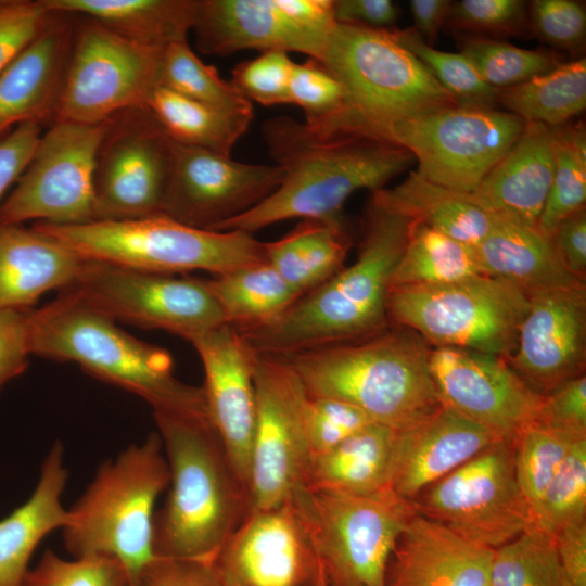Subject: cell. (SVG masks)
Segmentation results:
<instances>
[{
  "mask_svg": "<svg viewBox=\"0 0 586 586\" xmlns=\"http://www.w3.org/2000/svg\"><path fill=\"white\" fill-rule=\"evenodd\" d=\"M530 307V294L486 275L421 286H392L387 318L434 347L508 358Z\"/></svg>",
  "mask_w": 586,
  "mask_h": 586,
  "instance_id": "30bf717a",
  "label": "cell"
},
{
  "mask_svg": "<svg viewBox=\"0 0 586 586\" xmlns=\"http://www.w3.org/2000/svg\"><path fill=\"white\" fill-rule=\"evenodd\" d=\"M67 291L115 321L188 341L227 323L206 280L86 259Z\"/></svg>",
  "mask_w": 586,
  "mask_h": 586,
  "instance_id": "5bb4252c",
  "label": "cell"
},
{
  "mask_svg": "<svg viewBox=\"0 0 586 586\" xmlns=\"http://www.w3.org/2000/svg\"><path fill=\"white\" fill-rule=\"evenodd\" d=\"M583 522H586V438L570 449L548 485L530 528L555 536Z\"/></svg>",
  "mask_w": 586,
  "mask_h": 586,
  "instance_id": "f6af8a7d",
  "label": "cell"
},
{
  "mask_svg": "<svg viewBox=\"0 0 586 586\" xmlns=\"http://www.w3.org/2000/svg\"><path fill=\"white\" fill-rule=\"evenodd\" d=\"M33 228L84 259L144 271L177 275L203 270L219 276L266 262L265 242L252 233L196 229L163 215L80 225L37 221Z\"/></svg>",
  "mask_w": 586,
  "mask_h": 586,
  "instance_id": "ba28073f",
  "label": "cell"
},
{
  "mask_svg": "<svg viewBox=\"0 0 586 586\" xmlns=\"http://www.w3.org/2000/svg\"><path fill=\"white\" fill-rule=\"evenodd\" d=\"M51 16L41 0H0V72L42 31Z\"/></svg>",
  "mask_w": 586,
  "mask_h": 586,
  "instance_id": "f5cc1de1",
  "label": "cell"
},
{
  "mask_svg": "<svg viewBox=\"0 0 586 586\" xmlns=\"http://www.w3.org/2000/svg\"><path fill=\"white\" fill-rule=\"evenodd\" d=\"M336 23L391 30L400 15L391 0H333Z\"/></svg>",
  "mask_w": 586,
  "mask_h": 586,
  "instance_id": "680465c9",
  "label": "cell"
},
{
  "mask_svg": "<svg viewBox=\"0 0 586 586\" xmlns=\"http://www.w3.org/2000/svg\"><path fill=\"white\" fill-rule=\"evenodd\" d=\"M585 357V284L530 294L515 347L507 358L514 372L546 396L584 374Z\"/></svg>",
  "mask_w": 586,
  "mask_h": 586,
  "instance_id": "7402d4cb",
  "label": "cell"
},
{
  "mask_svg": "<svg viewBox=\"0 0 586 586\" xmlns=\"http://www.w3.org/2000/svg\"><path fill=\"white\" fill-rule=\"evenodd\" d=\"M146 106L175 143L227 156L253 118V110L212 106L163 86L153 90Z\"/></svg>",
  "mask_w": 586,
  "mask_h": 586,
  "instance_id": "e575fe53",
  "label": "cell"
},
{
  "mask_svg": "<svg viewBox=\"0 0 586 586\" xmlns=\"http://www.w3.org/2000/svg\"><path fill=\"white\" fill-rule=\"evenodd\" d=\"M451 1L411 0L409 2L412 29L430 46L436 40L440 28L447 21Z\"/></svg>",
  "mask_w": 586,
  "mask_h": 586,
  "instance_id": "6125c7cd",
  "label": "cell"
},
{
  "mask_svg": "<svg viewBox=\"0 0 586 586\" xmlns=\"http://www.w3.org/2000/svg\"><path fill=\"white\" fill-rule=\"evenodd\" d=\"M351 247L345 221L303 219L281 239L265 242L266 262L301 295L344 266Z\"/></svg>",
  "mask_w": 586,
  "mask_h": 586,
  "instance_id": "836d02e7",
  "label": "cell"
},
{
  "mask_svg": "<svg viewBox=\"0 0 586 586\" xmlns=\"http://www.w3.org/2000/svg\"><path fill=\"white\" fill-rule=\"evenodd\" d=\"M174 142L148 106L107 120L93 178L97 220L162 215Z\"/></svg>",
  "mask_w": 586,
  "mask_h": 586,
  "instance_id": "e0dca14e",
  "label": "cell"
},
{
  "mask_svg": "<svg viewBox=\"0 0 586 586\" xmlns=\"http://www.w3.org/2000/svg\"><path fill=\"white\" fill-rule=\"evenodd\" d=\"M169 491L153 521L155 557L213 563L251 511L246 489L207 419L153 411Z\"/></svg>",
  "mask_w": 586,
  "mask_h": 586,
  "instance_id": "3957f363",
  "label": "cell"
},
{
  "mask_svg": "<svg viewBox=\"0 0 586 586\" xmlns=\"http://www.w3.org/2000/svg\"><path fill=\"white\" fill-rule=\"evenodd\" d=\"M294 64L285 51H265L239 63L232 71L231 82L251 102L266 106L288 104Z\"/></svg>",
  "mask_w": 586,
  "mask_h": 586,
  "instance_id": "c3c4849f",
  "label": "cell"
},
{
  "mask_svg": "<svg viewBox=\"0 0 586 586\" xmlns=\"http://www.w3.org/2000/svg\"><path fill=\"white\" fill-rule=\"evenodd\" d=\"M586 132L582 120L556 128L555 171L537 221V230L551 239L557 227L585 208Z\"/></svg>",
  "mask_w": 586,
  "mask_h": 586,
  "instance_id": "f35d334b",
  "label": "cell"
},
{
  "mask_svg": "<svg viewBox=\"0 0 586 586\" xmlns=\"http://www.w3.org/2000/svg\"><path fill=\"white\" fill-rule=\"evenodd\" d=\"M319 62L344 91L342 111L316 133L321 138L385 141L392 124L457 105L430 71L394 38L392 29L335 23Z\"/></svg>",
  "mask_w": 586,
  "mask_h": 586,
  "instance_id": "8992f818",
  "label": "cell"
},
{
  "mask_svg": "<svg viewBox=\"0 0 586 586\" xmlns=\"http://www.w3.org/2000/svg\"><path fill=\"white\" fill-rule=\"evenodd\" d=\"M411 502L417 513L491 549L531 526L515 477L513 443L504 440L428 486Z\"/></svg>",
  "mask_w": 586,
  "mask_h": 586,
  "instance_id": "4fadbf2b",
  "label": "cell"
},
{
  "mask_svg": "<svg viewBox=\"0 0 586 586\" xmlns=\"http://www.w3.org/2000/svg\"><path fill=\"white\" fill-rule=\"evenodd\" d=\"M290 103L305 114L306 127L321 132L343 109L344 91L337 79L318 61L295 63L290 81Z\"/></svg>",
  "mask_w": 586,
  "mask_h": 586,
  "instance_id": "7dc6e473",
  "label": "cell"
},
{
  "mask_svg": "<svg viewBox=\"0 0 586 586\" xmlns=\"http://www.w3.org/2000/svg\"><path fill=\"white\" fill-rule=\"evenodd\" d=\"M254 387L256 420L249 479L251 511L290 500L303 486L310 461L306 433L309 395L294 369L281 356L256 353Z\"/></svg>",
  "mask_w": 586,
  "mask_h": 586,
  "instance_id": "9a60e30c",
  "label": "cell"
},
{
  "mask_svg": "<svg viewBox=\"0 0 586 586\" xmlns=\"http://www.w3.org/2000/svg\"><path fill=\"white\" fill-rule=\"evenodd\" d=\"M582 438L586 437L534 422L527 425L514 441L515 477L528 508L530 527L535 522L548 485L572 446Z\"/></svg>",
  "mask_w": 586,
  "mask_h": 586,
  "instance_id": "ab89813d",
  "label": "cell"
},
{
  "mask_svg": "<svg viewBox=\"0 0 586 586\" xmlns=\"http://www.w3.org/2000/svg\"><path fill=\"white\" fill-rule=\"evenodd\" d=\"M429 366L441 403L514 443L537 422L544 396L533 391L500 356L440 346Z\"/></svg>",
  "mask_w": 586,
  "mask_h": 586,
  "instance_id": "ffe728a7",
  "label": "cell"
},
{
  "mask_svg": "<svg viewBox=\"0 0 586 586\" xmlns=\"http://www.w3.org/2000/svg\"><path fill=\"white\" fill-rule=\"evenodd\" d=\"M394 38L410 51L453 97L457 105L496 109L498 90L491 87L460 52L441 51L428 44L413 29H392Z\"/></svg>",
  "mask_w": 586,
  "mask_h": 586,
  "instance_id": "7bdbcfd3",
  "label": "cell"
},
{
  "mask_svg": "<svg viewBox=\"0 0 586 586\" xmlns=\"http://www.w3.org/2000/svg\"><path fill=\"white\" fill-rule=\"evenodd\" d=\"M129 586H225L213 563L155 557Z\"/></svg>",
  "mask_w": 586,
  "mask_h": 586,
  "instance_id": "11a10c76",
  "label": "cell"
},
{
  "mask_svg": "<svg viewBox=\"0 0 586 586\" xmlns=\"http://www.w3.org/2000/svg\"><path fill=\"white\" fill-rule=\"evenodd\" d=\"M430 349L418 334L400 327L281 357L309 396L343 400L372 422L399 432L442 405L430 371Z\"/></svg>",
  "mask_w": 586,
  "mask_h": 586,
  "instance_id": "5b68a950",
  "label": "cell"
},
{
  "mask_svg": "<svg viewBox=\"0 0 586 586\" xmlns=\"http://www.w3.org/2000/svg\"><path fill=\"white\" fill-rule=\"evenodd\" d=\"M525 126L521 117L498 107L456 105L392 124L385 141L413 155L420 177L471 194Z\"/></svg>",
  "mask_w": 586,
  "mask_h": 586,
  "instance_id": "7c38bea8",
  "label": "cell"
},
{
  "mask_svg": "<svg viewBox=\"0 0 586 586\" xmlns=\"http://www.w3.org/2000/svg\"><path fill=\"white\" fill-rule=\"evenodd\" d=\"M29 342L31 354L76 362L90 375L141 397L153 411L209 420L202 386L174 374L166 349L136 339L71 291L30 309Z\"/></svg>",
  "mask_w": 586,
  "mask_h": 586,
  "instance_id": "277c9868",
  "label": "cell"
},
{
  "mask_svg": "<svg viewBox=\"0 0 586 586\" xmlns=\"http://www.w3.org/2000/svg\"><path fill=\"white\" fill-rule=\"evenodd\" d=\"M165 48L130 40L88 18L74 31L54 122L101 124L144 107L160 86Z\"/></svg>",
  "mask_w": 586,
  "mask_h": 586,
  "instance_id": "8fae6325",
  "label": "cell"
},
{
  "mask_svg": "<svg viewBox=\"0 0 586 586\" xmlns=\"http://www.w3.org/2000/svg\"><path fill=\"white\" fill-rule=\"evenodd\" d=\"M41 135V124L27 122L0 137V203L28 165Z\"/></svg>",
  "mask_w": 586,
  "mask_h": 586,
  "instance_id": "6f0895ef",
  "label": "cell"
},
{
  "mask_svg": "<svg viewBox=\"0 0 586 586\" xmlns=\"http://www.w3.org/2000/svg\"><path fill=\"white\" fill-rule=\"evenodd\" d=\"M315 586H332L327 575H323Z\"/></svg>",
  "mask_w": 586,
  "mask_h": 586,
  "instance_id": "be15d7a7",
  "label": "cell"
},
{
  "mask_svg": "<svg viewBox=\"0 0 586 586\" xmlns=\"http://www.w3.org/2000/svg\"><path fill=\"white\" fill-rule=\"evenodd\" d=\"M446 22L476 33L517 35L528 25V4L522 0H460L451 2Z\"/></svg>",
  "mask_w": 586,
  "mask_h": 586,
  "instance_id": "816d5d0a",
  "label": "cell"
},
{
  "mask_svg": "<svg viewBox=\"0 0 586 586\" xmlns=\"http://www.w3.org/2000/svg\"><path fill=\"white\" fill-rule=\"evenodd\" d=\"M190 342L203 365L202 388L211 423L249 494L256 420V353L241 333L228 323L208 330Z\"/></svg>",
  "mask_w": 586,
  "mask_h": 586,
  "instance_id": "603a6c76",
  "label": "cell"
},
{
  "mask_svg": "<svg viewBox=\"0 0 586 586\" xmlns=\"http://www.w3.org/2000/svg\"><path fill=\"white\" fill-rule=\"evenodd\" d=\"M332 586H385L394 547L417 514L385 487L370 494L300 487L292 496Z\"/></svg>",
  "mask_w": 586,
  "mask_h": 586,
  "instance_id": "9c48e42d",
  "label": "cell"
},
{
  "mask_svg": "<svg viewBox=\"0 0 586 586\" xmlns=\"http://www.w3.org/2000/svg\"><path fill=\"white\" fill-rule=\"evenodd\" d=\"M528 26L547 44L574 51L585 41V5L575 0H534L528 4Z\"/></svg>",
  "mask_w": 586,
  "mask_h": 586,
  "instance_id": "f907efd6",
  "label": "cell"
},
{
  "mask_svg": "<svg viewBox=\"0 0 586 586\" xmlns=\"http://www.w3.org/2000/svg\"><path fill=\"white\" fill-rule=\"evenodd\" d=\"M206 284L226 322L240 332L273 322L302 296L267 262L214 276Z\"/></svg>",
  "mask_w": 586,
  "mask_h": 586,
  "instance_id": "d590c367",
  "label": "cell"
},
{
  "mask_svg": "<svg viewBox=\"0 0 586 586\" xmlns=\"http://www.w3.org/2000/svg\"><path fill=\"white\" fill-rule=\"evenodd\" d=\"M397 431L370 423L310 458L302 487L370 494L388 487Z\"/></svg>",
  "mask_w": 586,
  "mask_h": 586,
  "instance_id": "4dcf8cb0",
  "label": "cell"
},
{
  "mask_svg": "<svg viewBox=\"0 0 586 586\" xmlns=\"http://www.w3.org/2000/svg\"><path fill=\"white\" fill-rule=\"evenodd\" d=\"M460 53L471 62L479 75L497 90L520 85L561 63L553 50H530L505 41L477 37L466 39Z\"/></svg>",
  "mask_w": 586,
  "mask_h": 586,
  "instance_id": "ee69618b",
  "label": "cell"
},
{
  "mask_svg": "<svg viewBox=\"0 0 586 586\" xmlns=\"http://www.w3.org/2000/svg\"><path fill=\"white\" fill-rule=\"evenodd\" d=\"M500 440L442 404L419 423L397 432L388 487L412 501L428 486Z\"/></svg>",
  "mask_w": 586,
  "mask_h": 586,
  "instance_id": "cb8c5ba5",
  "label": "cell"
},
{
  "mask_svg": "<svg viewBox=\"0 0 586 586\" xmlns=\"http://www.w3.org/2000/svg\"><path fill=\"white\" fill-rule=\"evenodd\" d=\"M489 586H566L555 536L527 528L494 549Z\"/></svg>",
  "mask_w": 586,
  "mask_h": 586,
  "instance_id": "60d3db41",
  "label": "cell"
},
{
  "mask_svg": "<svg viewBox=\"0 0 586 586\" xmlns=\"http://www.w3.org/2000/svg\"><path fill=\"white\" fill-rule=\"evenodd\" d=\"M169 471L157 432L131 444L98 468L91 483L67 509L64 547L74 558L116 560L129 582L154 558L155 504L168 487Z\"/></svg>",
  "mask_w": 586,
  "mask_h": 586,
  "instance_id": "52a82bcc",
  "label": "cell"
},
{
  "mask_svg": "<svg viewBox=\"0 0 586 586\" xmlns=\"http://www.w3.org/2000/svg\"><path fill=\"white\" fill-rule=\"evenodd\" d=\"M474 249L484 275L528 294L584 283L565 269L552 240L537 228L493 217L487 235Z\"/></svg>",
  "mask_w": 586,
  "mask_h": 586,
  "instance_id": "f546056e",
  "label": "cell"
},
{
  "mask_svg": "<svg viewBox=\"0 0 586 586\" xmlns=\"http://www.w3.org/2000/svg\"><path fill=\"white\" fill-rule=\"evenodd\" d=\"M69 14L42 31L0 72V137L27 122L54 118L74 38Z\"/></svg>",
  "mask_w": 586,
  "mask_h": 586,
  "instance_id": "484cf974",
  "label": "cell"
},
{
  "mask_svg": "<svg viewBox=\"0 0 586 586\" xmlns=\"http://www.w3.org/2000/svg\"><path fill=\"white\" fill-rule=\"evenodd\" d=\"M551 240L565 269L578 280L586 272V212L585 208L564 219Z\"/></svg>",
  "mask_w": 586,
  "mask_h": 586,
  "instance_id": "91938a15",
  "label": "cell"
},
{
  "mask_svg": "<svg viewBox=\"0 0 586 586\" xmlns=\"http://www.w3.org/2000/svg\"><path fill=\"white\" fill-rule=\"evenodd\" d=\"M370 423L372 421L360 409L348 403L309 396L306 433L310 458L333 448Z\"/></svg>",
  "mask_w": 586,
  "mask_h": 586,
  "instance_id": "681fc988",
  "label": "cell"
},
{
  "mask_svg": "<svg viewBox=\"0 0 586 586\" xmlns=\"http://www.w3.org/2000/svg\"><path fill=\"white\" fill-rule=\"evenodd\" d=\"M371 201L472 247L484 240L493 224L470 194L425 180L415 170L399 184L373 191Z\"/></svg>",
  "mask_w": 586,
  "mask_h": 586,
  "instance_id": "d6a6232c",
  "label": "cell"
},
{
  "mask_svg": "<svg viewBox=\"0 0 586 586\" xmlns=\"http://www.w3.org/2000/svg\"><path fill=\"white\" fill-rule=\"evenodd\" d=\"M30 309L0 310V390L28 367Z\"/></svg>",
  "mask_w": 586,
  "mask_h": 586,
  "instance_id": "9f6ffc18",
  "label": "cell"
},
{
  "mask_svg": "<svg viewBox=\"0 0 586 586\" xmlns=\"http://www.w3.org/2000/svg\"><path fill=\"white\" fill-rule=\"evenodd\" d=\"M263 137L282 171L279 187L252 209L213 231L247 233L290 218L342 221L343 206L357 190L384 188L415 164L406 149L364 137L321 138L288 116L267 119Z\"/></svg>",
  "mask_w": 586,
  "mask_h": 586,
  "instance_id": "6da1fadb",
  "label": "cell"
},
{
  "mask_svg": "<svg viewBox=\"0 0 586 586\" xmlns=\"http://www.w3.org/2000/svg\"><path fill=\"white\" fill-rule=\"evenodd\" d=\"M493 556L417 513L394 547L385 586H489Z\"/></svg>",
  "mask_w": 586,
  "mask_h": 586,
  "instance_id": "d4e9b609",
  "label": "cell"
},
{
  "mask_svg": "<svg viewBox=\"0 0 586 586\" xmlns=\"http://www.w3.org/2000/svg\"><path fill=\"white\" fill-rule=\"evenodd\" d=\"M282 177L278 165L241 163L231 156L174 142L162 215L213 231L262 203L276 191Z\"/></svg>",
  "mask_w": 586,
  "mask_h": 586,
  "instance_id": "d6986e66",
  "label": "cell"
},
{
  "mask_svg": "<svg viewBox=\"0 0 586 586\" xmlns=\"http://www.w3.org/2000/svg\"><path fill=\"white\" fill-rule=\"evenodd\" d=\"M480 275L484 272L474 247L412 221L391 288L438 285Z\"/></svg>",
  "mask_w": 586,
  "mask_h": 586,
  "instance_id": "74e56055",
  "label": "cell"
},
{
  "mask_svg": "<svg viewBox=\"0 0 586 586\" xmlns=\"http://www.w3.org/2000/svg\"><path fill=\"white\" fill-rule=\"evenodd\" d=\"M552 429L586 437V378L569 380L544 396L538 421Z\"/></svg>",
  "mask_w": 586,
  "mask_h": 586,
  "instance_id": "db71d44e",
  "label": "cell"
},
{
  "mask_svg": "<svg viewBox=\"0 0 586 586\" xmlns=\"http://www.w3.org/2000/svg\"><path fill=\"white\" fill-rule=\"evenodd\" d=\"M85 262L35 228L0 224V310L31 309L48 291L69 289Z\"/></svg>",
  "mask_w": 586,
  "mask_h": 586,
  "instance_id": "83f0119b",
  "label": "cell"
},
{
  "mask_svg": "<svg viewBox=\"0 0 586 586\" xmlns=\"http://www.w3.org/2000/svg\"><path fill=\"white\" fill-rule=\"evenodd\" d=\"M411 222L370 201L356 262L302 295L273 322L239 332L254 352L282 356L385 331L391 278Z\"/></svg>",
  "mask_w": 586,
  "mask_h": 586,
  "instance_id": "7a4b0ae2",
  "label": "cell"
},
{
  "mask_svg": "<svg viewBox=\"0 0 586 586\" xmlns=\"http://www.w3.org/2000/svg\"><path fill=\"white\" fill-rule=\"evenodd\" d=\"M566 586H586V522L555 535Z\"/></svg>",
  "mask_w": 586,
  "mask_h": 586,
  "instance_id": "94428289",
  "label": "cell"
},
{
  "mask_svg": "<svg viewBox=\"0 0 586 586\" xmlns=\"http://www.w3.org/2000/svg\"><path fill=\"white\" fill-rule=\"evenodd\" d=\"M128 576L114 559L100 556L72 560L46 550L20 586H124Z\"/></svg>",
  "mask_w": 586,
  "mask_h": 586,
  "instance_id": "bcb514c9",
  "label": "cell"
},
{
  "mask_svg": "<svg viewBox=\"0 0 586 586\" xmlns=\"http://www.w3.org/2000/svg\"><path fill=\"white\" fill-rule=\"evenodd\" d=\"M106 125L54 122L0 204V224L95 221L94 168Z\"/></svg>",
  "mask_w": 586,
  "mask_h": 586,
  "instance_id": "2e32d148",
  "label": "cell"
},
{
  "mask_svg": "<svg viewBox=\"0 0 586 586\" xmlns=\"http://www.w3.org/2000/svg\"><path fill=\"white\" fill-rule=\"evenodd\" d=\"M124 586H129V582H128V583H126V584H125Z\"/></svg>",
  "mask_w": 586,
  "mask_h": 586,
  "instance_id": "e7e4bbea",
  "label": "cell"
},
{
  "mask_svg": "<svg viewBox=\"0 0 586 586\" xmlns=\"http://www.w3.org/2000/svg\"><path fill=\"white\" fill-rule=\"evenodd\" d=\"M213 564L225 586H315L326 575L292 499L251 511Z\"/></svg>",
  "mask_w": 586,
  "mask_h": 586,
  "instance_id": "44dd1931",
  "label": "cell"
},
{
  "mask_svg": "<svg viewBox=\"0 0 586 586\" xmlns=\"http://www.w3.org/2000/svg\"><path fill=\"white\" fill-rule=\"evenodd\" d=\"M49 12L84 15L140 43L187 41L198 0H41Z\"/></svg>",
  "mask_w": 586,
  "mask_h": 586,
  "instance_id": "1f68e13d",
  "label": "cell"
},
{
  "mask_svg": "<svg viewBox=\"0 0 586 586\" xmlns=\"http://www.w3.org/2000/svg\"><path fill=\"white\" fill-rule=\"evenodd\" d=\"M556 128L526 123L470 194L472 201L493 217L536 228L555 171Z\"/></svg>",
  "mask_w": 586,
  "mask_h": 586,
  "instance_id": "4316f807",
  "label": "cell"
},
{
  "mask_svg": "<svg viewBox=\"0 0 586 586\" xmlns=\"http://www.w3.org/2000/svg\"><path fill=\"white\" fill-rule=\"evenodd\" d=\"M335 23L333 0H198L192 31L205 54L280 50L319 62Z\"/></svg>",
  "mask_w": 586,
  "mask_h": 586,
  "instance_id": "ac0fdd59",
  "label": "cell"
},
{
  "mask_svg": "<svg viewBox=\"0 0 586 586\" xmlns=\"http://www.w3.org/2000/svg\"><path fill=\"white\" fill-rule=\"evenodd\" d=\"M498 105L526 123L560 127L586 107V59L560 63L520 85L499 89Z\"/></svg>",
  "mask_w": 586,
  "mask_h": 586,
  "instance_id": "8d00e7d4",
  "label": "cell"
},
{
  "mask_svg": "<svg viewBox=\"0 0 586 586\" xmlns=\"http://www.w3.org/2000/svg\"><path fill=\"white\" fill-rule=\"evenodd\" d=\"M160 86L212 106L253 110L252 102L231 81L222 79L216 67L205 64L188 41L164 49Z\"/></svg>",
  "mask_w": 586,
  "mask_h": 586,
  "instance_id": "b9f144b4",
  "label": "cell"
},
{
  "mask_svg": "<svg viewBox=\"0 0 586 586\" xmlns=\"http://www.w3.org/2000/svg\"><path fill=\"white\" fill-rule=\"evenodd\" d=\"M67 480L64 448L58 441L43 459L31 496L0 520V586H20L39 543L66 525L68 511L62 494Z\"/></svg>",
  "mask_w": 586,
  "mask_h": 586,
  "instance_id": "f1b7e54d",
  "label": "cell"
}]
</instances>
